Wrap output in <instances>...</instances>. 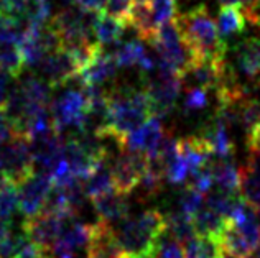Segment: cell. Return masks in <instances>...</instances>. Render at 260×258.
<instances>
[{"label": "cell", "mask_w": 260, "mask_h": 258, "mask_svg": "<svg viewBox=\"0 0 260 258\" xmlns=\"http://www.w3.org/2000/svg\"><path fill=\"white\" fill-rule=\"evenodd\" d=\"M109 127L104 137L112 138L119 150H124L125 138L155 117L153 104L147 89L120 86L109 89L107 94Z\"/></svg>", "instance_id": "obj_1"}, {"label": "cell", "mask_w": 260, "mask_h": 258, "mask_svg": "<svg viewBox=\"0 0 260 258\" xmlns=\"http://www.w3.org/2000/svg\"><path fill=\"white\" fill-rule=\"evenodd\" d=\"M175 23L184 43L198 61H225L228 46L219 35L217 23L204 5H198L184 13H178Z\"/></svg>", "instance_id": "obj_2"}, {"label": "cell", "mask_w": 260, "mask_h": 258, "mask_svg": "<svg viewBox=\"0 0 260 258\" xmlns=\"http://www.w3.org/2000/svg\"><path fill=\"white\" fill-rule=\"evenodd\" d=\"M114 230L130 258H153L156 243L167 232V215L158 209H147L139 215L127 217Z\"/></svg>", "instance_id": "obj_3"}, {"label": "cell", "mask_w": 260, "mask_h": 258, "mask_svg": "<svg viewBox=\"0 0 260 258\" xmlns=\"http://www.w3.org/2000/svg\"><path fill=\"white\" fill-rule=\"evenodd\" d=\"M152 46L156 50L158 63L175 71L178 76H181V79L198 61L193 51L184 43L175 20L160 26L158 36H156Z\"/></svg>", "instance_id": "obj_4"}, {"label": "cell", "mask_w": 260, "mask_h": 258, "mask_svg": "<svg viewBox=\"0 0 260 258\" xmlns=\"http://www.w3.org/2000/svg\"><path fill=\"white\" fill-rule=\"evenodd\" d=\"M183 87V79L181 76L172 69H168L167 66L158 63V67L155 71V76L147 81L145 89L148 92L150 99L153 104V114L155 117H165L172 108L175 107L178 96L181 92Z\"/></svg>", "instance_id": "obj_5"}, {"label": "cell", "mask_w": 260, "mask_h": 258, "mask_svg": "<svg viewBox=\"0 0 260 258\" xmlns=\"http://www.w3.org/2000/svg\"><path fill=\"white\" fill-rule=\"evenodd\" d=\"M0 160L4 165L5 178L20 185L35 173V156L31 143L25 135H17L9 143L0 146Z\"/></svg>", "instance_id": "obj_6"}, {"label": "cell", "mask_w": 260, "mask_h": 258, "mask_svg": "<svg viewBox=\"0 0 260 258\" xmlns=\"http://www.w3.org/2000/svg\"><path fill=\"white\" fill-rule=\"evenodd\" d=\"M148 155L145 153L122 150L117 158L111 161L115 189L128 198L139 188L142 176L148 169Z\"/></svg>", "instance_id": "obj_7"}, {"label": "cell", "mask_w": 260, "mask_h": 258, "mask_svg": "<svg viewBox=\"0 0 260 258\" xmlns=\"http://www.w3.org/2000/svg\"><path fill=\"white\" fill-rule=\"evenodd\" d=\"M50 110L58 132L64 133V130H68V128L81 132L87 110V99L83 89L66 91L53 100Z\"/></svg>", "instance_id": "obj_8"}, {"label": "cell", "mask_w": 260, "mask_h": 258, "mask_svg": "<svg viewBox=\"0 0 260 258\" xmlns=\"http://www.w3.org/2000/svg\"><path fill=\"white\" fill-rule=\"evenodd\" d=\"M70 215H58L51 212H42L30 219H25L23 222V234L26 235L33 245H37L40 250H50L63 230L70 224Z\"/></svg>", "instance_id": "obj_9"}, {"label": "cell", "mask_w": 260, "mask_h": 258, "mask_svg": "<svg viewBox=\"0 0 260 258\" xmlns=\"http://www.w3.org/2000/svg\"><path fill=\"white\" fill-rule=\"evenodd\" d=\"M51 174L45 171H35L28 178L23 179L18 188V207L26 219L43 212L46 199L53 189Z\"/></svg>", "instance_id": "obj_10"}, {"label": "cell", "mask_w": 260, "mask_h": 258, "mask_svg": "<svg viewBox=\"0 0 260 258\" xmlns=\"http://www.w3.org/2000/svg\"><path fill=\"white\" fill-rule=\"evenodd\" d=\"M38 71L42 74V79H45L53 89H59L64 84L79 78L78 64L64 50L48 54L38 66Z\"/></svg>", "instance_id": "obj_11"}, {"label": "cell", "mask_w": 260, "mask_h": 258, "mask_svg": "<svg viewBox=\"0 0 260 258\" xmlns=\"http://www.w3.org/2000/svg\"><path fill=\"white\" fill-rule=\"evenodd\" d=\"M165 130H163L161 120L158 117H152L147 124L137 128L125 138L124 150L128 152H140L148 155V158H155L158 155L160 145L165 138Z\"/></svg>", "instance_id": "obj_12"}, {"label": "cell", "mask_w": 260, "mask_h": 258, "mask_svg": "<svg viewBox=\"0 0 260 258\" xmlns=\"http://www.w3.org/2000/svg\"><path fill=\"white\" fill-rule=\"evenodd\" d=\"M86 252L87 258H130L119 243L114 227L106 222H99L92 227Z\"/></svg>", "instance_id": "obj_13"}, {"label": "cell", "mask_w": 260, "mask_h": 258, "mask_svg": "<svg viewBox=\"0 0 260 258\" xmlns=\"http://www.w3.org/2000/svg\"><path fill=\"white\" fill-rule=\"evenodd\" d=\"M119 64L115 61L114 54L106 53L99 48L98 54L89 63L83 71L79 72V83L81 86H104L109 81H114L117 78Z\"/></svg>", "instance_id": "obj_14"}, {"label": "cell", "mask_w": 260, "mask_h": 258, "mask_svg": "<svg viewBox=\"0 0 260 258\" xmlns=\"http://www.w3.org/2000/svg\"><path fill=\"white\" fill-rule=\"evenodd\" d=\"M91 201L94 204L95 212L101 217V220L106 222L107 226L117 227L120 222H124L128 217L127 196L120 194L117 189H112V191L101 194Z\"/></svg>", "instance_id": "obj_15"}, {"label": "cell", "mask_w": 260, "mask_h": 258, "mask_svg": "<svg viewBox=\"0 0 260 258\" xmlns=\"http://www.w3.org/2000/svg\"><path fill=\"white\" fill-rule=\"evenodd\" d=\"M180 153L188 163L189 176L201 173L211 165V158L214 156L209 141L200 135V137H184L180 140Z\"/></svg>", "instance_id": "obj_16"}, {"label": "cell", "mask_w": 260, "mask_h": 258, "mask_svg": "<svg viewBox=\"0 0 260 258\" xmlns=\"http://www.w3.org/2000/svg\"><path fill=\"white\" fill-rule=\"evenodd\" d=\"M236 66L244 78L250 81L260 79V38H245L234 48Z\"/></svg>", "instance_id": "obj_17"}, {"label": "cell", "mask_w": 260, "mask_h": 258, "mask_svg": "<svg viewBox=\"0 0 260 258\" xmlns=\"http://www.w3.org/2000/svg\"><path fill=\"white\" fill-rule=\"evenodd\" d=\"M127 25H130L137 31V35L140 36V40H145V42L152 45L160 31V25L156 23L153 12L147 2L134 4L132 10H130L128 20H127Z\"/></svg>", "instance_id": "obj_18"}, {"label": "cell", "mask_w": 260, "mask_h": 258, "mask_svg": "<svg viewBox=\"0 0 260 258\" xmlns=\"http://www.w3.org/2000/svg\"><path fill=\"white\" fill-rule=\"evenodd\" d=\"M242 196L260 212V148L249 150L247 165L242 169Z\"/></svg>", "instance_id": "obj_19"}, {"label": "cell", "mask_w": 260, "mask_h": 258, "mask_svg": "<svg viewBox=\"0 0 260 258\" xmlns=\"http://www.w3.org/2000/svg\"><path fill=\"white\" fill-rule=\"evenodd\" d=\"M211 169H213L214 185H217L219 191L231 196L242 194V171L236 166V163L221 160L211 163Z\"/></svg>", "instance_id": "obj_20"}, {"label": "cell", "mask_w": 260, "mask_h": 258, "mask_svg": "<svg viewBox=\"0 0 260 258\" xmlns=\"http://www.w3.org/2000/svg\"><path fill=\"white\" fill-rule=\"evenodd\" d=\"M228 128L229 127L214 115L213 120L206 127V132L203 133V137L209 141L211 148H213V153L221 160H231V156L236 152V145L229 137Z\"/></svg>", "instance_id": "obj_21"}, {"label": "cell", "mask_w": 260, "mask_h": 258, "mask_svg": "<svg viewBox=\"0 0 260 258\" xmlns=\"http://www.w3.org/2000/svg\"><path fill=\"white\" fill-rule=\"evenodd\" d=\"M249 20L241 5H222L217 13V28L222 40L232 35H241L247 30Z\"/></svg>", "instance_id": "obj_22"}, {"label": "cell", "mask_w": 260, "mask_h": 258, "mask_svg": "<svg viewBox=\"0 0 260 258\" xmlns=\"http://www.w3.org/2000/svg\"><path fill=\"white\" fill-rule=\"evenodd\" d=\"M84 189L89 199H94L101 194L115 189L114 178H112V168H111L109 158L95 163L92 173L89 174L87 179L84 181Z\"/></svg>", "instance_id": "obj_23"}, {"label": "cell", "mask_w": 260, "mask_h": 258, "mask_svg": "<svg viewBox=\"0 0 260 258\" xmlns=\"http://www.w3.org/2000/svg\"><path fill=\"white\" fill-rule=\"evenodd\" d=\"M20 87H22L25 99H26V104H28V107H26V114L30 110H35V108H45L50 105L53 87L48 84L45 79L37 78V76H30L20 83Z\"/></svg>", "instance_id": "obj_24"}, {"label": "cell", "mask_w": 260, "mask_h": 258, "mask_svg": "<svg viewBox=\"0 0 260 258\" xmlns=\"http://www.w3.org/2000/svg\"><path fill=\"white\" fill-rule=\"evenodd\" d=\"M228 222H229V219L219 215L217 212L211 210L206 206L193 217V224H194L198 235L209 237V239H214L219 242H221V237L224 234L225 227H228Z\"/></svg>", "instance_id": "obj_25"}, {"label": "cell", "mask_w": 260, "mask_h": 258, "mask_svg": "<svg viewBox=\"0 0 260 258\" xmlns=\"http://www.w3.org/2000/svg\"><path fill=\"white\" fill-rule=\"evenodd\" d=\"M64 158L70 163V166L73 169V174L78 179L86 181L87 176L92 173V169L95 166V163L89 158L87 153L79 146L76 138H70L66 141L64 146Z\"/></svg>", "instance_id": "obj_26"}, {"label": "cell", "mask_w": 260, "mask_h": 258, "mask_svg": "<svg viewBox=\"0 0 260 258\" xmlns=\"http://www.w3.org/2000/svg\"><path fill=\"white\" fill-rule=\"evenodd\" d=\"M124 30H125V23L107 17L101 12L98 17V22H95V26H94L95 43H98L101 48L102 46L119 43V40L122 38V35H124Z\"/></svg>", "instance_id": "obj_27"}, {"label": "cell", "mask_w": 260, "mask_h": 258, "mask_svg": "<svg viewBox=\"0 0 260 258\" xmlns=\"http://www.w3.org/2000/svg\"><path fill=\"white\" fill-rule=\"evenodd\" d=\"M167 232L183 245H186L189 240H193L196 234L193 217L186 215L181 210H176L167 215Z\"/></svg>", "instance_id": "obj_28"}, {"label": "cell", "mask_w": 260, "mask_h": 258, "mask_svg": "<svg viewBox=\"0 0 260 258\" xmlns=\"http://www.w3.org/2000/svg\"><path fill=\"white\" fill-rule=\"evenodd\" d=\"M28 28L25 18H18L0 12V45H20Z\"/></svg>", "instance_id": "obj_29"}, {"label": "cell", "mask_w": 260, "mask_h": 258, "mask_svg": "<svg viewBox=\"0 0 260 258\" xmlns=\"http://www.w3.org/2000/svg\"><path fill=\"white\" fill-rule=\"evenodd\" d=\"M25 69L23 56L18 45H0V71L9 74L10 78L18 79Z\"/></svg>", "instance_id": "obj_30"}, {"label": "cell", "mask_w": 260, "mask_h": 258, "mask_svg": "<svg viewBox=\"0 0 260 258\" xmlns=\"http://www.w3.org/2000/svg\"><path fill=\"white\" fill-rule=\"evenodd\" d=\"M222 252V245L219 240L209 239V237L196 235L184 245L186 258H219Z\"/></svg>", "instance_id": "obj_31"}, {"label": "cell", "mask_w": 260, "mask_h": 258, "mask_svg": "<svg viewBox=\"0 0 260 258\" xmlns=\"http://www.w3.org/2000/svg\"><path fill=\"white\" fill-rule=\"evenodd\" d=\"M147 54L145 46L139 40L120 43L114 53V58L117 61L119 67H139L143 56Z\"/></svg>", "instance_id": "obj_32"}, {"label": "cell", "mask_w": 260, "mask_h": 258, "mask_svg": "<svg viewBox=\"0 0 260 258\" xmlns=\"http://www.w3.org/2000/svg\"><path fill=\"white\" fill-rule=\"evenodd\" d=\"M18 207V188L13 181H0V219L9 222L17 214Z\"/></svg>", "instance_id": "obj_33"}, {"label": "cell", "mask_w": 260, "mask_h": 258, "mask_svg": "<svg viewBox=\"0 0 260 258\" xmlns=\"http://www.w3.org/2000/svg\"><path fill=\"white\" fill-rule=\"evenodd\" d=\"M153 258H186L184 245L175 240L168 232H165L156 243Z\"/></svg>", "instance_id": "obj_34"}, {"label": "cell", "mask_w": 260, "mask_h": 258, "mask_svg": "<svg viewBox=\"0 0 260 258\" xmlns=\"http://www.w3.org/2000/svg\"><path fill=\"white\" fill-rule=\"evenodd\" d=\"M147 4L150 5L156 23L160 26L168 22H173L178 15V0H147Z\"/></svg>", "instance_id": "obj_35"}, {"label": "cell", "mask_w": 260, "mask_h": 258, "mask_svg": "<svg viewBox=\"0 0 260 258\" xmlns=\"http://www.w3.org/2000/svg\"><path fill=\"white\" fill-rule=\"evenodd\" d=\"M165 176L167 181L173 186H180L183 182H186V179L189 178V168L181 153L165 166Z\"/></svg>", "instance_id": "obj_36"}, {"label": "cell", "mask_w": 260, "mask_h": 258, "mask_svg": "<svg viewBox=\"0 0 260 258\" xmlns=\"http://www.w3.org/2000/svg\"><path fill=\"white\" fill-rule=\"evenodd\" d=\"M204 202L206 201H204L201 193H198L193 188L186 186V189H184L180 198V210L189 217H194L204 207Z\"/></svg>", "instance_id": "obj_37"}, {"label": "cell", "mask_w": 260, "mask_h": 258, "mask_svg": "<svg viewBox=\"0 0 260 258\" xmlns=\"http://www.w3.org/2000/svg\"><path fill=\"white\" fill-rule=\"evenodd\" d=\"M134 4H135V0H106L102 13L127 25V20H128L130 10H132Z\"/></svg>", "instance_id": "obj_38"}, {"label": "cell", "mask_w": 260, "mask_h": 258, "mask_svg": "<svg viewBox=\"0 0 260 258\" xmlns=\"http://www.w3.org/2000/svg\"><path fill=\"white\" fill-rule=\"evenodd\" d=\"M206 105H208V91L201 89V87H191L183 102L184 112L201 110V108H204Z\"/></svg>", "instance_id": "obj_39"}, {"label": "cell", "mask_w": 260, "mask_h": 258, "mask_svg": "<svg viewBox=\"0 0 260 258\" xmlns=\"http://www.w3.org/2000/svg\"><path fill=\"white\" fill-rule=\"evenodd\" d=\"M213 185H214V176H213V169H211V165H209L206 169H203L201 173L191 176V181L186 186L193 188L194 191L201 193L204 196L213 189Z\"/></svg>", "instance_id": "obj_40"}, {"label": "cell", "mask_w": 260, "mask_h": 258, "mask_svg": "<svg viewBox=\"0 0 260 258\" xmlns=\"http://www.w3.org/2000/svg\"><path fill=\"white\" fill-rule=\"evenodd\" d=\"M18 135L15 125L12 124V120L7 117V114L0 108V146L9 143Z\"/></svg>", "instance_id": "obj_41"}, {"label": "cell", "mask_w": 260, "mask_h": 258, "mask_svg": "<svg viewBox=\"0 0 260 258\" xmlns=\"http://www.w3.org/2000/svg\"><path fill=\"white\" fill-rule=\"evenodd\" d=\"M30 0H2V9L0 12H5L9 15L22 18L25 17V12L28 9Z\"/></svg>", "instance_id": "obj_42"}, {"label": "cell", "mask_w": 260, "mask_h": 258, "mask_svg": "<svg viewBox=\"0 0 260 258\" xmlns=\"http://www.w3.org/2000/svg\"><path fill=\"white\" fill-rule=\"evenodd\" d=\"M10 76L4 71H0V108L4 110V105L9 99V94H10Z\"/></svg>", "instance_id": "obj_43"}, {"label": "cell", "mask_w": 260, "mask_h": 258, "mask_svg": "<svg viewBox=\"0 0 260 258\" xmlns=\"http://www.w3.org/2000/svg\"><path fill=\"white\" fill-rule=\"evenodd\" d=\"M76 4L84 10H91V12H102L104 9L106 0H76Z\"/></svg>", "instance_id": "obj_44"}, {"label": "cell", "mask_w": 260, "mask_h": 258, "mask_svg": "<svg viewBox=\"0 0 260 258\" xmlns=\"http://www.w3.org/2000/svg\"><path fill=\"white\" fill-rule=\"evenodd\" d=\"M17 258H45V256H43L42 250H40L37 245H33L31 242H28V245L22 250V253H20Z\"/></svg>", "instance_id": "obj_45"}, {"label": "cell", "mask_w": 260, "mask_h": 258, "mask_svg": "<svg viewBox=\"0 0 260 258\" xmlns=\"http://www.w3.org/2000/svg\"><path fill=\"white\" fill-rule=\"evenodd\" d=\"M245 145H247V152L260 148V124L257 125V128L249 135V137H245Z\"/></svg>", "instance_id": "obj_46"}, {"label": "cell", "mask_w": 260, "mask_h": 258, "mask_svg": "<svg viewBox=\"0 0 260 258\" xmlns=\"http://www.w3.org/2000/svg\"><path fill=\"white\" fill-rule=\"evenodd\" d=\"M10 232H12V229L9 226V222L0 219V245H2V242L10 235Z\"/></svg>", "instance_id": "obj_47"}, {"label": "cell", "mask_w": 260, "mask_h": 258, "mask_svg": "<svg viewBox=\"0 0 260 258\" xmlns=\"http://www.w3.org/2000/svg\"><path fill=\"white\" fill-rule=\"evenodd\" d=\"M250 2V0H219V4H222V5H247Z\"/></svg>", "instance_id": "obj_48"}, {"label": "cell", "mask_w": 260, "mask_h": 258, "mask_svg": "<svg viewBox=\"0 0 260 258\" xmlns=\"http://www.w3.org/2000/svg\"><path fill=\"white\" fill-rule=\"evenodd\" d=\"M219 258H244V256H239L236 253H231V252H228V250L222 248V252H221V255H219Z\"/></svg>", "instance_id": "obj_49"}, {"label": "cell", "mask_w": 260, "mask_h": 258, "mask_svg": "<svg viewBox=\"0 0 260 258\" xmlns=\"http://www.w3.org/2000/svg\"><path fill=\"white\" fill-rule=\"evenodd\" d=\"M249 258H260V247H258V248L255 250V252H254V253H252V255H250Z\"/></svg>", "instance_id": "obj_50"}, {"label": "cell", "mask_w": 260, "mask_h": 258, "mask_svg": "<svg viewBox=\"0 0 260 258\" xmlns=\"http://www.w3.org/2000/svg\"><path fill=\"white\" fill-rule=\"evenodd\" d=\"M257 86H258V89H260V79L257 81Z\"/></svg>", "instance_id": "obj_51"}, {"label": "cell", "mask_w": 260, "mask_h": 258, "mask_svg": "<svg viewBox=\"0 0 260 258\" xmlns=\"http://www.w3.org/2000/svg\"><path fill=\"white\" fill-rule=\"evenodd\" d=\"M0 9H2V0H0Z\"/></svg>", "instance_id": "obj_52"}]
</instances>
